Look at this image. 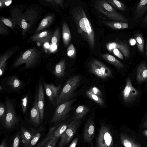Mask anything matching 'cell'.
Returning <instances> with one entry per match:
<instances>
[{"label":"cell","mask_w":147,"mask_h":147,"mask_svg":"<svg viewBox=\"0 0 147 147\" xmlns=\"http://www.w3.org/2000/svg\"><path fill=\"white\" fill-rule=\"evenodd\" d=\"M57 127H53L51 128L45 137L41 142H39L34 147H42L47 143L53 137V133Z\"/></svg>","instance_id":"30"},{"label":"cell","mask_w":147,"mask_h":147,"mask_svg":"<svg viewBox=\"0 0 147 147\" xmlns=\"http://www.w3.org/2000/svg\"><path fill=\"white\" fill-rule=\"evenodd\" d=\"M8 32V30L6 25L0 21V34L1 35H7Z\"/></svg>","instance_id":"45"},{"label":"cell","mask_w":147,"mask_h":147,"mask_svg":"<svg viewBox=\"0 0 147 147\" xmlns=\"http://www.w3.org/2000/svg\"><path fill=\"white\" fill-rule=\"evenodd\" d=\"M57 47V45H53L51 46V49L53 51H55V50Z\"/></svg>","instance_id":"52"},{"label":"cell","mask_w":147,"mask_h":147,"mask_svg":"<svg viewBox=\"0 0 147 147\" xmlns=\"http://www.w3.org/2000/svg\"><path fill=\"white\" fill-rule=\"evenodd\" d=\"M5 7L1 0H0V7L1 8Z\"/></svg>","instance_id":"55"},{"label":"cell","mask_w":147,"mask_h":147,"mask_svg":"<svg viewBox=\"0 0 147 147\" xmlns=\"http://www.w3.org/2000/svg\"><path fill=\"white\" fill-rule=\"evenodd\" d=\"M147 127V118L145 121L143 123L142 127L143 128H144Z\"/></svg>","instance_id":"51"},{"label":"cell","mask_w":147,"mask_h":147,"mask_svg":"<svg viewBox=\"0 0 147 147\" xmlns=\"http://www.w3.org/2000/svg\"><path fill=\"white\" fill-rule=\"evenodd\" d=\"M143 22L145 24H147V14L143 19Z\"/></svg>","instance_id":"53"},{"label":"cell","mask_w":147,"mask_h":147,"mask_svg":"<svg viewBox=\"0 0 147 147\" xmlns=\"http://www.w3.org/2000/svg\"><path fill=\"white\" fill-rule=\"evenodd\" d=\"M0 21L10 27L13 30H14L15 26L17 24L16 21L12 18H6L1 17Z\"/></svg>","instance_id":"34"},{"label":"cell","mask_w":147,"mask_h":147,"mask_svg":"<svg viewBox=\"0 0 147 147\" xmlns=\"http://www.w3.org/2000/svg\"><path fill=\"white\" fill-rule=\"evenodd\" d=\"M28 95H26L21 99V108L22 112L25 113L27 110L28 101Z\"/></svg>","instance_id":"40"},{"label":"cell","mask_w":147,"mask_h":147,"mask_svg":"<svg viewBox=\"0 0 147 147\" xmlns=\"http://www.w3.org/2000/svg\"><path fill=\"white\" fill-rule=\"evenodd\" d=\"M104 24L113 29H124L128 28V24L127 23L118 22L104 21Z\"/></svg>","instance_id":"29"},{"label":"cell","mask_w":147,"mask_h":147,"mask_svg":"<svg viewBox=\"0 0 147 147\" xmlns=\"http://www.w3.org/2000/svg\"><path fill=\"white\" fill-rule=\"evenodd\" d=\"M95 132L94 121L92 118H90L85 124L83 134L84 140L90 147H94L93 140Z\"/></svg>","instance_id":"14"},{"label":"cell","mask_w":147,"mask_h":147,"mask_svg":"<svg viewBox=\"0 0 147 147\" xmlns=\"http://www.w3.org/2000/svg\"><path fill=\"white\" fill-rule=\"evenodd\" d=\"M71 13L78 33L87 41L92 48H94L95 46L94 32L84 9L81 7H78L72 9Z\"/></svg>","instance_id":"1"},{"label":"cell","mask_w":147,"mask_h":147,"mask_svg":"<svg viewBox=\"0 0 147 147\" xmlns=\"http://www.w3.org/2000/svg\"><path fill=\"white\" fill-rule=\"evenodd\" d=\"M139 91L132 85L131 79L128 78L126 80L125 86L121 95L124 101L127 103H131L134 101L139 96Z\"/></svg>","instance_id":"12"},{"label":"cell","mask_w":147,"mask_h":147,"mask_svg":"<svg viewBox=\"0 0 147 147\" xmlns=\"http://www.w3.org/2000/svg\"><path fill=\"white\" fill-rule=\"evenodd\" d=\"M5 105L7 112L3 125L7 129L13 127L20 121V119L18 116L14 105L9 99L5 97Z\"/></svg>","instance_id":"9"},{"label":"cell","mask_w":147,"mask_h":147,"mask_svg":"<svg viewBox=\"0 0 147 147\" xmlns=\"http://www.w3.org/2000/svg\"><path fill=\"white\" fill-rule=\"evenodd\" d=\"M58 140L53 138L42 147H55Z\"/></svg>","instance_id":"43"},{"label":"cell","mask_w":147,"mask_h":147,"mask_svg":"<svg viewBox=\"0 0 147 147\" xmlns=\"http://www.w3.org/2000/svg\"><path fill=\"white\" fill-rule=\"evenodd\" d=\"M129 43L131 45H134L136 43V40L134 39H131L129 40Z\"/></svg>","instance_id":"50"},{"label":"cell","mask_w":147,"mask_h":147,"mask_svg":"<svg viewBox=\"0 0 147 147\" xmlns=\"http://www.w3.org/2000/svg\"><path fill=\"white\" fill-rule=\"evenodd\" d=\"M109 3L121 11H124L125 9V5L121 2L117 0H107Z\"/></svg>","instance_id":"35"},{"label":"cell","mask_w":147,"mask_h":147,"mask_svg":"<svg viewBox=\"0 0 147 147\" xmlns=\"http://www.w3.org/2000/svg\"><path fill=\"white\" fill-rule=\"evenodd\" d=\"M0 90L2 92L5 91L1 84L0 85Z\"/></svg>","instance_id":"57"},{"label":"cell","mask_w":147,"mask_h":147,"mask_svg":"<svg viewBox=\"0 0 147 147\" xmlns=\"http://www.w3.org/2000/svg\"><path fill=\"white\" fill-rule=\"evenodd\" d=\"M0 147H7V141L5 139H4L1 142Z\"/></svg>","instance_id":"49"},{"label":"cell","mask_w":147,"mask_h":147,"mask_svg":"<svg viewBox=\"0 0 147 147\" xmlns=\"http://www.w3.org/2000/svg\"><path fill=\"white\" fill-rule=\"evenodd\" d=\"M136 78L139 83H142L147 79V65L145 63H141L137 67Z\"/></svg>","instance_id":"20"},{"label":"cell","mask_w":147,"mask_h":147,"mask_svg":"<svg viewBox=\"0 0 147 147\" xmlns=\"http://www.w3.org/2000/svg\"><path fill=\"white\" fill-rule=\"evenodd\" d=\"M113 138L109 127L104 124L100 125L96 143V147H113Z\"/></svg>","instance_id":"6"},{"label":"cell","mask_w":147,"mask_h":147,"mask_svg":"<svg viewBox=\"0 0 147 147\" xmlns=\"http://www.w3.org/2000/svg\"><path fill=\"white\" fill-rule=\"evenodd\" d=\"M68 125L66 123H63L57 128L54 132L53 137L55 139H58L65 131Z\"/></svg>","instance_id":"33"},{"label":"cell","mask_w":147,"mask_h":147,"mask_svg":"<svg viewBox=\"0 0 147 147\" xmlns=\"http://www.w3.org/2000/svg\"><path fill=\"white\" fill-rule=\"evenodd\" d=\"M29 130L22 126L21 128L20 136L24 147H26L32 138L37 131L33 128H30Z\"/></svg>","instance_id":"19"},{"label":"cell","mask_w":147,"mask_h":147,"mask_svg":"<svg viewBox=\"0 0 147 147\" xmlns=\"http://www.w3.org/2000/svg\"><path fill=\"white\" fill-rule=\"evenodd\" d=\"M135 38L136 44L139 52L143 53L144 49V41L142 36L139 33L135 35Z\"/></svg>","instance_id":"32"},{"label":"cell","mask_w":147,"mask_h":147,"mask_svg":"<svg viewBox=\"0 0 147 147\" xmlns=\"http://www.w3.org/2000/svg\"><path fill=\"white\" fill-rule=\"evenodd\" d=\"M95 7L98 11L111 20L127 23L128 22L127 18L117 12L105 0H96Z\"/></svg>","instance_id":"4"},{"label":"cell","mask_w":147,"mask_h":147,"mask_svg":"<svg viewBox=\"0 0 147 147\" xmlns=\"http://www.w3.org/2000/svg\"><path fill=\"white\" fill-rule=\"evenodd\" d=\"M41 53L35 47L27 50L15 60L10 67V71L16 69L21 65L24 66L19 71L34 69L37 67L40 62Z\"/></svg>","instance_id":"2"},{"label":"cell","mask_w":147,"mask_h":147,"mask_svg":"<svg viewBox=\"0 0 147 147\" xmlns=\"http://www.w3.org/2000/svg\"><path fill=\"white\" fill-rule=\"evenodd\" d=\"M1 83L5 91L11 93L20 94L26 84L16 75L2 79Z\"/></svg>","instance_id":"5"},{"label":"cell","mask_w":147,"mask_h":147,"mask_svg":"<svg viewBox=\"0 0 147 147\" xmlns=\"http://www.w3.org/2000/svg\"><path fill=\"white\" fill-rule=\"evenodd\" d=\"M37 13L34 9L28 10L18 16V24L23 29L22 35H24L32 26L37 16Z\"/></svg>","instance_id":"8"},{"label":"cell","mask_w":147,"mask_h":147,"mask_svg":"<svg viewBox=\"0 0 147 147\" xmlns=\"http://www.w3.org/2000/svg\"><path fill=\"white\" fill-rule=\"evenodd\" d=\"M89 111V109L84 105H81L76 109L72 120L82 119Z\"/></svg>","instance_id":"28"},{"label":"cell","mask_w":147,"mask_h":147,"mask_svg":"<svg viewBox=\"0 0 147 147\" xmlns=\"http://www.w3.org/2000/svg\"><path fill=\"white\" fill-rule=\"evenodd\" d=\"M146 55L147 57V41L146 42Z\"/></svg>","instance_id":"58"},{"label":"cell","mask_w":147,"mask_h":147,"mask_svg":"<svg viewBox=\"0 0 147 147\" xmlns=\"http://www.w3.org/2000/svg\"><path fill=\"white\" fill-rule=\"evenodd\" d=\"M7 108L5 105L1 102H0V121L3 125L6 115Z\"/></svg>","instance_id":"36"},{"label":"cell","mask_w":147,"mask_h":147,"mask_svg":"<svg viewBox=\"0 0 147 147\" xmlns=\"http://www.w3.org/2000/svg\"><path fill=\"white\" fill-rule=\"evenodd\" d=\"M120 140L125 147H142L141 144L125 133L121 134Z\"/></svg>","instance_id":"22"},{"label":"cell","mask_w":147,"mask_h":147,"mask_svg":"<svg viewBox=\"0 0 147 147\" xmlns=\"http://www.w3.org/2000/svg\"><path fill=\"white\" fill-rule=\"evenodd\" d=\"M5 6H9L12 3L11 0H1Z\"/></svg>","instance_id":"48"},{"label":"cell","mask_w":147,"mask_h":147,"mask_svg":"<svg viewBox=\"0 0 147 147\" xmlns=\"http://www.w3.org/2000/svg\"><path fill=\"white\" fill-rule=\"evenodd\" d=\"M147 10V0H141L138 4L135 13V18L140 17Z\"/></svg>","instance_id":"25"},{"label":"cell","mask_w":147,"mask_h":147,"mask_svg":"<svg viewBox=\"0 0 147 147\" xmlns=\"http://www.w3.org/2000/svg\"><path fill=\"white\" fill-rule=\"evenodd\" d=\"M44 46L46 48H48L49 47V45L47 42H46L44 44Z\"/></svg>","instance_id":"56"},{"label":"cell","mask_w":147,"mask_h":147,"mask_svg":"<svg viewBox=\"0 0 147 147\" xmlns=\"http://www.w3.org/2000/svg\"><path fill=\"white\" fill-rule=\"evenodd\" d=\"M90 72L102 79H106L112 76L111 70L106 65L96 59L91 60L89 64Z\"/></svg>","instance_id":"7"},{"label":"cell","mask_w":147,"mask_h":147,"mask_svg":"<svg viewBox=\"0 0 147 147\" xmlns=\"http://www.w3.org/2000/svg\"><path fill=\"white\" fill-rule=\"evenodd\" d=\"M38 107L39 109L40 123L43 121L44 116V93L42 84L39 82L38 86Z\"/></svg>","instance_id":"17"},{"label":"cell","mask_w":147,"mask_h":147,"mask_svg":"<svg viewBox=\"0 0 147 147\" xmlns=\"http://www.w3.org/2000/svg\"><path fill=\"white\" fill-rule=\"evenodd\" d=\"M108 50L116 48L126 58L129 57L130 55L129 49L126 41H118L109 42L106 44Z\"/></svg>","instance_id":"16"},{"label":"cell","mask_w":147,"mask_h":147,"mask_svg":"<svg viewBox=\"0 0 147 147\" xmlns=\"http://www.w3.org/2000/svg\"><path fill=\"white\" fill-rule=\"evenodd\" d=\"M75 100L76 99L74 98L58 106L54 113L50 123H56L66 119L71 109V106Z\"/></svg>","instance_id":"10"},{"label":"cell","mask_w":147,"mask_h":147,"mask_svg":"<svg viewBox=\"0 0 147 147\" xmlns=\"http://www.w3.org/2000/svg\"><path fill=\"white\" fill-rule=\"evenodd\" d=\"M100 56L104 59L118 69H121L124 67L123 65L121 62L111 55L105 54L101 55Z\"/></svg>","instance_id":"24"},{"label":"cell","mask_w":147,"mask_h":147,"mask_svg":"<svg viewBox=\"0 0 147 147\" xmlns=\"http://www.w3.org/2000/svg\"><path fill=\"white\" fill-rule=\"evenodd\" d=\"M54 20V16L52 15L45 17L41 22L35 31V34L48 27L52 23Z\"/></svg>","instance_id":"27"},{"label":"cell","mask_w":147,"mask_h":147,"mask_svg":"<svg viewBox=\"0 0 147 147\" xmlns=\"http://www.w3.org/2000/svg\"><path fill=\"white\" fill-rule=\"evenodd\" d=\"M42 84L50 104L55 107L59 96L61 84L56 86L53 84H47L43 81Z\"/></svg>","instance_id":"13"},{"label":"cell","mask_w":147,"mask_h":147,"mask_svg":"<svg viewBox=\"0 0 147 147\" xmlns=\"http://www.w3.org/2000/svg\"><path fill=\"white\" fill-rule=\"evenodd\" d=\"M86 96L90 99L100 105L103 106L104 101L103 98L92 92L89 89L86 92Z\"/></svg>","instance_id":"31"},{"label":"cell","mask_w":147,"mask_h":147,"mask_svg":"<svg viewBox=\"0 0 147 147\" xmlns=\"http://www.w3.org/2000/svg\"><path fill=\"white\" fill-rule=\"evenodd\" d=\"M81 119L72 120L61 136L58 147H65L72 139L81 123Z\"/></svg>","instance_id":"11"},{"label":"cell","mask_w":147,"mask_h":147,"mask_svg":"<svg viewBox=\"0 0 147 147\" xmlns=\"http://www.w3.org/2000/svg\"><path fill=\"white\" fill-rule=\"evenodd\" d=\"M65 60L60 61L55 66L53 71L54 75L58 78L63 77L65 75Z\"/></svg>","instance_id":"23"},{"label":"cell","mask_w":147,"mask_h":147,"mask_svg":"<svg viewBox=\"0 0 147 147\" xmlns=\"http://www.w3.org/2000/svg\"><path fill=\"white\" fill-rule=\"evenodd\" d=\"M81 79V76L79 75L68 79L59 93L55 107L73 99L76 95L75 92L80 84Z\"/></svg>","instance_id":"3"},{"label":"cell","mask_w":147,"mask_h":147,"mask_svg":"<svg viewBox=\"0 0 147 147\" xmlns=\"http://www.w3.org/2000/svg\"><path fill=\"white\" fill-rule=\"evenodd\" d=\"M62 35L64 46L66 47L71 40V35L68 26L66 22L63 24Z\"/></svg>","instance_id":"26"},{"label":"cell","mask_w":147,"mask_h":147,"mask_svg":"<svg viewBox=\"0 0 147 147\" xmlns=\"http://www.w3.org/2000/svg\"><path fill=\"white\" fill-rule=\"evenodd\" d=\"M109 52L113 53L114 55L121 59H123V56L121 53L118 49L113 48L108 50Z\"/></svg>","instance_id":"44"},{"label":"cell","mask_w":147,"mask_h":147,"mask_svg":"<svg viewBox=\"0 0 147 147\" xmlns=\"http://www.w3.org/2000/svg\"></svg>","instance_id":"59"},{"label":"cell","mask_w":147,"mask_h":147,"mask_svg":"<svg viewBox=\"0 0 147 147\" xmlns=\"http://www.w3.org/2000/svg\"><path fill=\"white\" fill-rule=\"evenodd\" d=\"M60 36L59 28H57L53 34L51 38V42L52 44L57 45L59 41Z\"/></svg>","instance_id":"38"},{"label":"cell","mask_w":147,"mask_h":147,"mask_svg":"<svg viewBox=\"0 0 147 147\" xmlns=\"http://www.w3.org/2000/svg\"><path fill=\"white\" fill-rule=\"evenodd\" d=\"M40 136V133L36 132L26 147H34L36 145Z\"/></svg>","instance_id":"37"},{"label":"cell","mask_w":147,"mask_h":147,"mask_svg":"<svg viewBox=\"0 0 147 147\" xmlns=\"http://www.w3.org/2000/svg\"><path fill=\"white\" fill-rule=\"evenodd\" d=\"M52 35L51 32L46 30L34 34L31 37V39L33 41L44 43L48 42Z\"/></svg>","instance_id":"21"},{"label":"cell","mask_w":147,"mask_h":147,"mask_svg":"<svg viewBox=\"0 0 147 147\" xmlns=\"http://www.w3.org/2000/svg\"><path fill=\"white\" fill-rule=\"evenodd\" d=\"M89 90L94 94L102 98H103L102 94L99 88L96 86L91 87Z\"/></svg>","instance_id":"42"},{"label":"cell","mask_w":147,"mask_h":147,"mask_svg":"<svg viewBox=\"0 0 147 147\" xmlns=\"http://www.w3.org/2000/svg\"><path fill=\"white\" fill-rule=\"evenodd\" d=\"M78 138L76 137L72 141L69 147H76L78 142Z\"/></svg>","instance_id":"47"},{"label":"cell","mask_w":147,"mask_h":147,"mask_svg":"<svg viewBox=\"0 0 147 147\" xmlns=\"http://www.w3.org/2000/svg\"><path fill=\"white\" fill-rule=\"evenodd\" d=\"M142 133L144 136L147 137V129L144 131Z\"/></svg>","instance_id":"54"},{"label":"cell","mask_w":147,"mask_h":147,"mask_svg":"<svg viewBox=\"0 0 147 147\" xmlns=\"http://www.w3.org/2000/svg\"><path fill=\"white\" fill-rule=\"evenodd\" d=\"M67 56L72 59H74L76 54V51L74 45L71 44L67 49Z\"/></svg>","instance_id":"39"},{"label":"cell","mask_w":147,"mask_h":147,"mask_svg":"<svg viewBox=\"0 0 147 147\" xmlns=\"http://www.w3.org/2000/svg\"><path fill=\"white\" fill-rule=\"evenodd\" d=\"M21 138L20 133H18L14 137L12 144L10 147H19Z\"/></svg>","instance_id":"41"},{"label":"cell","mask_w":147,"mask_h":147,"mask_svg":"<svg viewBox=\"0 0 147 147\" xmlns=\"http://www.w3.org/2000/svg\"><path fill=\"white\" fill-rule=\"evenodd\" d=\"M18 47L9 49L0 57V76H2L6 70V61L19 49Z\"/></svg>","instance_id":"18"},{"label":"cell","mask_w":147,"mask_h":147,"mask_svg":"<svg viewBox=\"0 0 147 147\" xmlns=\"http://www.w3.org/2000/svg\"><path fill=\"white\" fill-rule=\"evenodd\" d=\"M38 88H36L34 101L30 112L31 121L33 125L38 127L40 123V113L38 107Z\"/></svg>","instance_id":"15"},{"label":"cell","mask_w":147,"mask_h":147,"mask_svg":"<svg viewBox=\"0 0 147 147\" xmlns=\"http://www.w3.org/2000/svg\"><path fill=\"white\" fill-rule=\"evenodd\" d=\"M48 2H50L51 4H54L56 3L57 5H61L63 1L61 0H46Z\"/></svg>","instance_id":"46"}]
</instances>
